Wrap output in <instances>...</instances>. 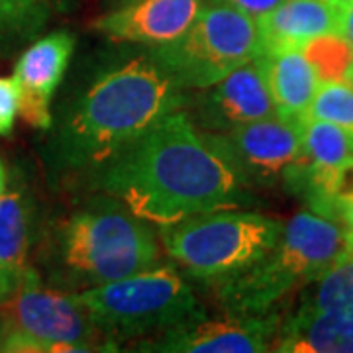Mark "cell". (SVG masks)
<instances>
[{
  "label": "cell",
  "instance_id": "1",
  "mask_svg": "<svg viewBox=\"0 0 353 353\" xmlns=\"http://www.w3.org/2000/svg\"><path fill=\"white\" fill-rule=\"evenodd\" d=\"M102 189L134 216L161 228L240 208L253 199L187 110L167 114L104 165Z\"/></svg>",
  "mask_w": 353,
  "mask_h": 353
},
{
  "label": "cell",
  "instance_id": "2",
  "mask_svg": "<svg viewBox=\"0 0 353 353\" xmlns=\"http://www.w3.org/2000/svg\"><path fill=\"white\" fill-rule=\"evenodd\" d=\"M187 104L183 88L152 57L132 59L106 71L73 104L57 136V157L75 169L104 167Z\"/></svg>",
  "mask_w": 353,
  "mask_h": 353
},
{
  "label": "cell",
  "instance_id": "3",
  "mask_svg": "<svg viewBox=\"0 0 353 353\" xmlns=\"http://www.w3.org/2000/svg\"><path fill=\"white\" fill-rule=\"evenodd\" d=\"M345 230L338 220L303 210L283 228L277 245L252 267L212 281L224 314L267 316L299 287L308 285L340 259Z\"/></svg>",
  "mask_w": 353,
  "mask_h": 353
},
{
  "label": "cell",
  "instance_id": "4",
  "mask_svg": "<svg viewBox=\"0 0 353 353\" xmlns=\"http://www.w3.org/2000/svg\"><path fill=\"white\" fill-rule=\"evenodd\" d=\"M92 322L120 345L204 320L206 310L176 269L163 265L75 292Z\"/></svg>",
  "mask_w": 353,
  "mask_h": 353
},
{
  "label": "cell",
  "instance_id": "5",
  "mask_svg": "<svg viewBox=\"0 0 353 353\" xmlns=\"http://www.w3.org/2000/svg\"><path fill=\"white\" fill-rule=\"evenodd\" d=\"M161 250L145 220L114 206L73 214L57 238L61 271L75 287H99L159 263Z\"/></svg>",
  "mask_w": 353,
  "mask_h": 353
},
{
  "label": "cell",
  "instance_id": "6",
  "mask_svg": "<svg viewBox=\"0 0 353 353\" xmlns=\"http://www.w3.org/2000/svg\"><path fill=\"white\" fill-rule=\"evenodd\" d=\"M87 308L67 290L48 289L30 267L16 289L0 301V352H116Z\"/></svg>",
  "mask_w": 353,
  "mask_h": 353
},
{
  "label": "cell",
  "instance_id": "7",
  "mask_svg": "<svg viewBox=\"0 0 353 353\" xmlns=\"http://www.w3.org/2000/svg\"><path fill=\"white\" fill-rule=\"evenodd\" d=\"M283 228L277 218L230 208L163 226L161 241L190 277L212 283L259 261L277 245Z\"/></svg>",
  "mask_w": 353,
  "mask_h": 353
},
{
  "label": "cell",
  "instance_id": "8",
  "mask_svg": "<svg viewBox=\"0 0 353 353\" xmlns=\"http://www.w3.org/2000/svg\"><path fill=\"white\" fill-rule=\"evenodd\" d=\"M263 53L257 20L232 6L206 2L176 39L152 46V57L181 88H206Z\"/></svg>",
  "mask_w": 353,
  "mask_h": 353
},
{
  "label": "cell",
  "instance_id": "9",
  "mask_svg": "<svg viewBox=\"0 0 353 353\" xmlns=\"http://www.w3.org/2000/svg\"><path fill=\"white\" fill-rule=\"evenodd\" d=\"M281 353H353V257H341L308 285L279 324Z\"/></svg>",
  "mask_w": 353,
  "mask_h": 353
},
{
  "label": "cell",
  "instance_id": "10",
  "mask_svg": "<svg viewBox=\"0 0 353 353\" xmlns=\"http://www.w3.org/2000/svg\"><path fill=\"white\" fill-rule=\"evenodd\" d=\"M252 189L275 185L303 157L301 124L271 116L222 134L202 132Z\"/></svg>",
  "mask_w": 353,
  "mask_h": 353
},
{
  "label": "cell",
  "instance_id": "11",
  "mask_svg": "<svg viewBox=\"0 0 353 353\" xmlns=\"http://www.w3.org/2000/svg\"><path fill=\"white\" fill-rule=\"evenodd\" d=\"M281 318L230 316L190 322L187 326L136 341L138 352L161 353H259L269 352L277 338Z\"/></svg>",
  "mask_w": 353,
  "mask_h": 353
},
{
  "label": "cell",
  "instance_id": "12",
  "mask_svg": "<svg viewBox=\"0 0 353 353\" xmlns=\"http://www.w3.org/2000/svg\"><path fill=\"white\" fill-rule=\"evenodd\" d=\"M202 90L192 104V112H187L202 132L222 134L277 116L261 55Z\"/></svg>",
  "mask_w": 353,
  "mask_h": 353
},
{
  "label": "cell",
  "instance_id": "13",
  "mask_svg": "<svg viewBox=\"0 0 353 353\" xmlns=\"http://www.w3.org/2000/svg\"><path fill=\"white\" fill-rule=\"evenodd\" d=\"M73 50L75 38L59 30L36 39L16 61L12 81L18 92V114L28 126L50 130L53 124L51 101L67 71Z\"/></svg>",
  "mask_w": 353,
  "mask_h": 353
},
{
  "label": "cell",
  "instance_id": "14",
  "mask_svg": "<svg viewBox=\"0 0 353 353\" xmlns=\"http://www.w3.org/2000/svg\"><path fill=\"white\" fill-rule=\"evenodd\" d=\"M202 0H132L101 16L94 28L116 41L159 46L189 30L202 10Z\"/></svg>",
  "mask_w": 353,
  "mask_h": 353
},
{
  "label": "cell",
  "instance_id": "15",
  "mask_svg": "<svg viewBox=\"0 0 353 353\" xmlns=\"http://www.w3.org/2000/svg\"><path fill=\"white\" fill-rule=\"evenodd\" d=\"M341 6L332 0H283L257 20L263 53L301 50L324 34H340Z\"/></svg>",
  "mask_w": 353,
  "mask_h": 353
},
{
  "label": "cell",
  "instance_id": "16",
  "mask_svg": "<svg viewBox=\"0 0 353 353\" xmlns=\"http://www.w3.org/2000/svg\"><path fill=\"white\" fill-rule=\"evenodd\" d=\"M261 59L277 116L290 124H303L318 87L312 65L301 50L261 53Z\"/></svg>",
  "mask_w": 353,
  "mask_h": 353
},
{
  "label": "cell",
  "instance_id": "17",
  "mask_svg": "<svg viewBox=\"0 0 353 353\" xmlns=\"http://www.w3.org/2000/svg\"><path fill=\"white\" fill-rule=\"evenodd\" d=\"M30 252V204L22 190L0 196V267L14 283L22 281Z\"/></svg>",
  "mask_w": 353,
  "mask_h": 353
},
{
  "label": "cell",
  "instance_id": "18",
  "mask_svg": "<svg viewBox=\"0 0 353 353\" xmlns=\"http://www.w3.org/2000/svg\"><path fill=\"white\" fill-rule=\"evenodd\" d=\"M53 8L55 0H0V55L36 38Z\"/></svg>",
  "mask_w": 353,
  "mask_h": 353
},
{
  "label": "cell",
  "instance_id": "19",
  "mask_svg": "<svg viewBox=\"0 0 353 353\" xmlns=\"http://www.w3.org/2000/svg\"><path fill=\"white\" fill-rule=\"evenodd\" d=\"M303 159L316 169H330L353 155V134L332 122L304 118Z\"/></svg>",
  "mask_w": 353,
  "mask_h": 353
},
{
  "label": "cell",
  "instance_id": "20",
  "mask_svg": "<svg viewBox=\"0 0 353 353\" xmlns=\"http://www.w3.org/2000/svg\"><path fill=\"white\" fill-rule=\"evenodd\" d=\"M306 61L312 65L318 83L345 81L353 63V46L341 34H324L306 41L303 48Z\"/></svg>",
  "mask_w": 353,
  "mask_h": 353
},
{
  "label": "cell",
  "instance_id": "21",
  "mask_svg": "<svg viewBox=\"0 0 353 353\" xmlns=\"http://www.w3.org/2000/svg\"><path fill=\"white\" fill-rule=\"evenodd\" d=\"M306 118L332 122L353 134V87L347 81L318 83Z\"/></svg>",
  "mask_w": 353,
  "mask_h": 353
},
{
  "label": "cell",
  "instance_id": "22",
  "mask_svg": "<svg viewBox=\"0 0 353 353\" xmlns=\"http://www.w3.org/2000/svg\"><path fill=\"white\" fill-rule=\"evenodd\" d=\"M18 116V92L12 77H0V136H10Z\"/></svg>",
  "mask_w": 353,
  "mask_h": 353
},
{
  "label": "cell",
  "instance_id": "23",
  "mask_svg": "<svg viewBox=\"0 0 353 353\" xmlns=\"http://www.w3.org/2000/svg\"><path fill=\"white\" fill-rule=\"evenodd\" d=\"M206 2L232 6V8H236V10H240V12L259 20L261 16L269 14L273 8H277L283 0H206Z\"/></svg>",
  "mask_w": 353,
  "mask_h": 353
},
{
  "label": "cell",
  "instance_id": "24",
  "mask_svg": "<svg viewBox=\"0 0 353 353\" xmlns=\"http://www.w3.org/2000/svg\"><path fill=\"white\" fill-rule=\"evenodd\" d=\"M340 34L353 46V0L341 6Z\"/></svg>",
  "mask_w": 353,
  "mask_h": 353
},
{
  "label": "cell",
  "instance_id": "25",
  "mask_svg": "<svg viewBox=\"0 0 353 353\" xmlns=\"http://www.w3.org/2000/svg\"><path fill=\"white\" fill-rule=\"evenodd\" d=\"M14 289H16V287H14V283L8 279V275L2 271V267H0V301H4V299H6Z\"/></svg>",
  "mask_w": 353,
  "mask_h": 353
},
{
  "label": "cell",
  "instance_id": "26",
  "mask_svg": "<svg viewBox=\"0 0 353 353\" xmlns=\"http://www.w3.org/2000/svg\"><path fill=\"white\" fill-rule=\"evenodd\" d=\"M341 257H353V230L347 232L345 230V241H343V252H341Z\"/></svg>",
  "mask_w": 353,
  "mask_h": 353
},
{
  "label": "cell",
  "instance_id": "27",
  "mask_svg": "<svg viewBox=\"0 0 353 353\" xmlns=\"http://www.w3.org/2000/svg\"><path fill=\"white\" fill-rule=\"evenodd\" d=\"M340 222L343 224V226H345V230H347V232H352L353 230V204L350 206V208H345V210H343Z\"/></svg>",
  "mask_w": 353,
  "mask_h": 353
},
{
  "label": "cell",
  "instance_id": "28",
  "mask_svg": "<svg viewBox=\"0 0 353 353\" xmlns=\"http://www.w3.org/2000/svg\"><path fill=\"white\" fill-rule=\"evenodd\" d=\"M6 192V167L0 161V196Z\"/></svg>",
  "mask_w": 353,
  "mask_h": 353
},
{
  "label": "cell",
  "instance_id": "29",
  "mask_svg": "<svg viewBox=\"0 0 353 353\" xmlns=\"http://www.w3.org/2000/svg\"><path fill=\"white\" fill-rule=\"evenodd\" d=\"M345 81H347V83H350V85L353 87V63H352V67H350V71H347V77H345Z\"/></svg>",
  "mask_w": 353,
  "mask_h": 353
},
{
  "label": "cell",
  "instance_id": "30",
  "mask_svg": "<svg viewBox=\"0 0 353 353\" xmlns=\"http://www.w3.org/2000/svg\"><path fill=\"white\" fill-rule=\"evenodd\" d=\"M332 2H336V4H347L350 0H332Z\"/></svg>",
  "mask_w": 353,
  "mask_h": 353
}]
</instances>
